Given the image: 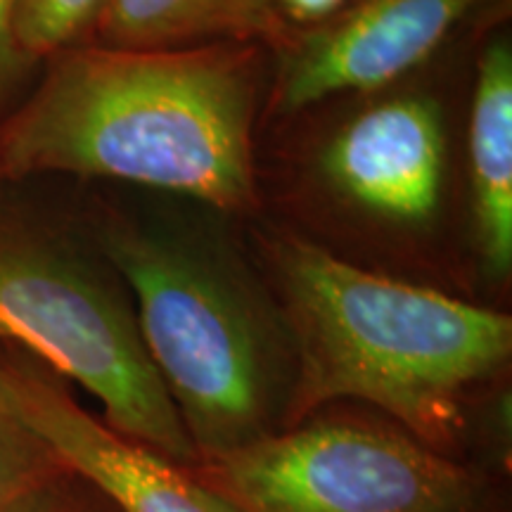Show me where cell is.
<instances>
[{"mask_svg": "<svg viewBox=\"0 0 512 512\" xmlns=\"http://www.w3.org/2000/svg\"><path fill=\"white\" fill-rule=\"evenodd\" d=\"M17 8L19 0H0V102L5 100V93L10 91L22 69L29 67L15 43Z\"/></svg>", "mask_w": 512, "mask_h": 512, "instance_id": "4fadbf2b", "label": "cell"}, {"mask_svg": "<svg viewBox=\"0 0 512 512\" xmlns=\"http://www.w3.org/2000/svg\"><path fill=\"white\" fill-rule=\"evenodd\" d=\"M0 344L91 394L112 430L188 470L200 463L147 358L119 275L3 209Z\"/></svg>", "mask_w": 512, "mask_h": 512, "instance_id": "277c9868", "label": "cell"}, {"mask_svg": "<svg viewBox=\"0 0 512 512\" xmlns=\"http://www.w3.org/2000/svg\"><path fill=\"white\" fill-rule=\"evenodd\" d=\"M287 31L275 0H107L91 34L107 48L176 50L280 43Z\"/></svg>", "mask_w": 512, "mask_h": 512, "instance_id": "30bf717a", "label": "cell"}, {"mask_svg": "<svg viewBox=\"0 0 512 512\" xmlns=\"http://www.w3.org/2000/svg\"><path fill=\"white\" fill-rule=\"evenodd\" d=\"M275 3L287 22H294L297 27H316L337 15L349 0H275Z\"/></svg>", "mask_w": 512, "mask_h": 512, "instance_id": "9a60e30c", "label": "cell"}, {"mask_svg": "<svg viewBox=\"0 0 512 512\" xmlns=\"http://www.w3.org/2000/svg\"><path fill=\"white\" fill-rule=\"evenodd\" d=\"M508 0H349L323 24L280 41L278 112H299L332 95L377 91L446 46L460 29Z\"/></svg>", "mask_w": 512, "mask_h": 512, "instance_id": "8992f818", "label": "cell"}, {"mask_svg": "<svg viewBox=\"0 0 512 512\" xmlns=\"http://www.w3.org/2000/svg\"><path fill=\"white\" fill-rule=\"evenodd\" d=\"M0 399L119 512H238L188 467L112 430L76 399L72 384L8 344H0Z\"/></svg>", "mask_w": 512, "mask_h": 512, "instance_id": "52a82bcc", "label": "cell"}, {"mask_svg": "<svg viewBox=\"0 0 512 512\" xmlns=\"http://www.w3.org/2000/svg\"><path fill=\"white\" fill-rule=\"evenodd\" d=\"M72 477L0 399V512H38Z\"/></svg>", "mask_w": 512, "mask_h": 512, "instance_id": "8fae6325", "label": "cell"}, {"mask_svg": "<svg viewBox=\"0 0 512 512\" xmlns=\"http://www.w3.org/2000/svg\"><path fill=\"white\" fill-rule=\"evenodd\" d=\"M256 67L254 43L64 48L0 124V183L110 178L252 209Z\"/></svg>", "mask_w": 512, "mask_h": 512, "instance_id": "6da1fadb", "label": "cell"}, {"mask_svg": "<svg viewBox=\"0 0 512 512\" xmlns=\"http://www.w3.org/2000/svg\"><path fill=\"white\" fill-rule=\"evenodd\" d=\"M446 171L444 112L427 95L375 102L320 150V174L339 200L394 226H425L437 216Z\"/></svg>", "mask_w": 512, "mask_h": 512, "instance_id": "ba28073f", "label": "cell"}, {"mask_svg": "<svg viewBox=\"0 0 512 512\" xmlns=\"http://www.w3.org/2000/svg\"><path fill=\"white\" fill-rule=\"evenodd\" d=\"M107 0H19L15 43L27 64L72 48L91 34Z\"/></svg>", "mask_w": 512, "mask_h": 512, "instance_id": "7c38bea8", "label": "cell"}, {"mask_svg": "<svg viewBox=\"0 0 512 512\" xmlns=\"http://www.w3.org/2000/svg\"><path fill=\"white\" fill-rule=\"evenodd\" d=\"M271 254L297 349L294 425L358 401L463 460L470 396L510 363L508 313L366 271L302 238H278Z\"/></svg>", "mask_w": 512, "mask_h": 512, "instance_id": "7a4b0ae2", "label": "cell"}, {"mask_svg": "<svg viewBox=\"0 0 512 512\" xmlns=\"http://www.w3.org/2000/svg\"><path fill=\"white\" fill-rule=\"evenodd\" d=\"M100 242L200 463L290 430L299 366L275 297L238 264L164 230L112 221Z\"/></svg>", "mask_w": 512, "mask_h": 512, "instance_id": "3957f363", "label": "cell"}, {"mask_svg": "<svg viewBox=\"0 0 512 512\" xmlns=\"http://www.w3.org/2000/svg\"><path fill=\"white\" fill-rule=\"evenodd\" d=\"M192 475L238 512H508L503 479L351 415L313 413Z\"/></svg>", "mask_w": 512, "mask_h": 512, "instance_id": "5b68a950", "label": "cell"}, {"mask_svg": "<svg viewBox=\"0 0 512 512\" xmlns=\"http://www.w3.org/2000/svg\"><path fill=\"white\" fill-rule=\"evenodd\" d=\"M472 216L479 266L505 283L512 268V48L491 38L477 60L470 112Z\"/></svg>", "mask_w": 512, "mask_h": 512, "instance_id": "9c48e42d", "label": "cell"}, {"mask_svg": "<svg viewBox=\"0 0 512 512\" xmlns=\"http://www.w3.org/2000/svg\"><path fill=\"white\" fill-rule=\"evenodd\" d=\"M38 512H119L114 505L100 496L98 491L72 477L60 486V491L50 498Z\"/></svg>", "mask_w": 512, "mask_h": 512, "instance_id": "5bb4252c", "label": "cell"}]
</instances>
